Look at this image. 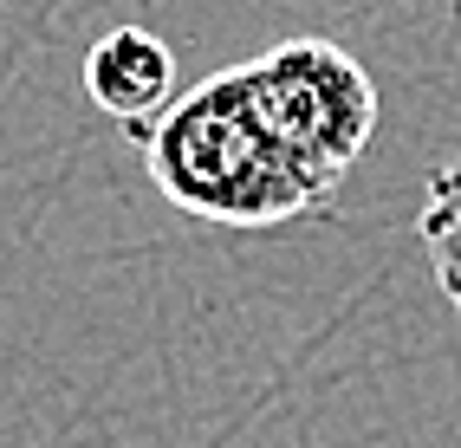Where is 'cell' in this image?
Instances as JSON below:
<instances>
[{"label": "cell", "instance_id": "cell-1", "mask_svg": "<svg viewBox=\"0 0 461 448\" xmlns=\"http://www.w3.org/2000/svg\"><path fill=\"white\" fill-rule=\"evenodd\" d=\"M131 137L163 202L214 228H280L299 215H319L331 202V189L267 124V111L248 85V66L202 78L157 124H143Z\"/></svg>", "mask_w": 461, "mask_h": 448}, {"label": "cell", "instance_id": "cell-2", "mask_svg": "<svg viewBox=\"0 0 461 448\" xmlns=\"http://www.w3.org/2000/svg\"><path fill=\"white\" fill-rule=\"evenodd\" d=\"M248 85L267 111V124L286 137V149L325 189L345 183V169L377 137V85L331 40H312V33L280 40L273 52L248 58Z\"/></svg>", "mask_w": 461, "mask_h": 448}, {"label": "cell", "instance_id": "cell-3", "mask_svg": "<svg viewBox=\"0 0 461 448\" xmlns=\"http://www.w3.org/2000/svg\"><path fill=\"white\" fill-rule=\"evenodd\" d=\"M85 98L131 130L157 124L176 104V52L149 26H111L85 52Z\"/></svg>", "mask_w": 461, "mask_h": 448}, {"label": "cell", "instance_id": "cell-4", "mask_svg": "<svg viewBox=\"0 0 461 448\" xmlns=\"http://www.w3.org/2000/svg\"><path fill=\"white\" fill-rule=\"evenodd\" d=\"M416 234H422V247H429V266H436V286L448 292V306L461 318V157L429 175Z\"/></svg>", "mask_w": 461, "mask_h": 448}]
</instances>
